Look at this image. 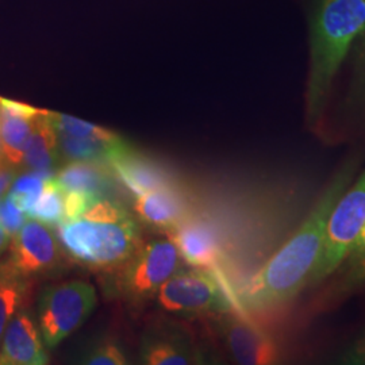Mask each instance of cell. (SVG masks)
I'll return each instance as SVG.
<instances>
[{
    "instance_id": "25",
    "label": "cell",
    "mask_w": 365,
    "mask_h": 365,
    "mask_svg": "<svg viewBox=\"0 0 365 365\" xmlns=\"http://www.w3.org/2000/svg\"><path fill=\"white\" fill-rule=\"evenodd\" d=\"M339 363L351 365L365 364V331L353 342L352 346H349L341 356Z\"/></svg>"
},
{
    "instance_id": "14",
    "label": "cell",
    "mask_w": 365,
    "mask_h": 365,
    "mask_svg": "<svg viewBox=\"0 0 365 365\" xmlns=\"http://www.w3.org/2000/svg\"><path fill=\"white\" fill-rule=\"evenodd\" d=\"M107 167L135 196L173 187L170 173L138 153L130 144L123 146L107 163Z\"/></svg>"
},
{
    "instance_id": "29",
    "label": "cell",
    "mask_w": 365,
    "mask_h": 365,
    "mask_svg": "<svg viewBox=\"0 0 365 365\" xmlns=\"http://www.w3.org/2000/svg\"><path fill=\"white\" fill-rule=\"evenodd\" d=\"M4 161H7V160H6L4 153H3V146H1V141H0V164H1V163H4Z\"/></svg>"
},
{
    "instance_id": "4",
    "label": "cell",
    "mask_w": 365,
    "mask_h": 365,
    "mask_svg": "<svg viewBox=\"0 0 365 365\" xmlns=\"http://www.w3.org/2000/svg\"><path fill=\"white\" fill-rule=\"evenodd\" d=\"M158 307L175 315H221L235 312L227 286L212 271L195 268L170 277L157 291Z\"/></svg>"
},
{
    "instance_id": "2",
    "label": "cell",
    "mask_w": 365,
    "mask_h": 365,
    "mask_svg": "<svg viewBox=\"0 0 365 365\" xmlns=\"http://www.w3.org/2000/svg\"><path fill=\"white\" fill-rule=\"evenodd\" d=\"M56 235L75 260L95 269H114L141 244V227L122 203L99 197L78 217L56 226Z\"/></svg>"
},
{
    "instance_id": "27",
    "label": "cell",
    "mask_w": 365,
    "mask_h": 365,
    "mask_svg": "<svg viewBox=\"0 0 365 365\" xmlns=\"http://www.w3.org/2000/svg\"><path fill=\"white\" fill-rule=\"evenodd\" d=\"M363 283H365V257L353 264L352 271L349 272L345 282V284L349 287H354Z\"/></svg>"
},
{
    "instance_id": "20",
    "label": "cell",
    "mask_w": 365,
    "mask_h": 365,
    "mask_svg": "<svg viewBox=\"0 0 365 365\" xmlns=\"http://www.w3.org/2000/svg\"><path fill=\"white\" fill-rule=\"evenodd\" d=\"M29 218L37 220L48 226H57L66 218V203L64 191L54 180L49 178L45 180L42 192L39 194L36 203L27 211Z\"/></svg>"
},
{
    "instance_id": "18",
    "label": "cell",
    "mask_w": 365,
    "mask_h": 365,
    "mask_svg": "<svg viewBox=\"0 0 365 365\" xmlns=\"http://www.w3.org/2000/svg\"><path fill=\"white\" fill-rule=\"evenodd\" d=\"M58 161L56 131L49 118V111L42 110L27 144L22 165L29 170H36L52 178L53 168Z\"/></svg>"
},
{
    "instance_id": "31",
    "label": "cell",
    "mask_w": 365,
    "mask_h": 365,
    "mask_svg": "<svg viewBox=\"0 0 365 365\" xmlns=\"http://www.w3.org/2000/svg\"><path fill=\"white\" fill-rule=\"evenodd\" d=\"M1 99H3V98H0V106H1Z\"/></svg>"
},
{
    "instance_id": "1",
    "label": "cell",
    "mask_w": 365,
    "mask_h": 365,
    "mask_svg": "<svg viewBox=\"0 0 365 365\" xmlns=\"http://www.w3.org/2000/svg\"><path fill=\"white\" fill-rule=\"evenodd\" d=\"M352 175V167L341 170L297 233L250 279L241 295L245 307L264 312L279 309L310 283L321 256L330 212L346 191Z\"/></svg>"
},
{
    "instance_id": "15",
    "label": "cell",
    "mask_w": 365,
    "mask_h": 365,
    "mask_svg": "<svg viewBox=\"0 0 365 365\" xmlns=\"http://www.w3.org/2000/svg\"><path fill=\"white\" fill-rule=\"evenodd\" d=\"M42 110L11 99H1L0 141L3 153L13 167L24 163L27 144Z\"/></svg>"
},
{
    "instance_id": "21",
    "label": "cell",
    "mask_w": 365,
    "mask_h": 365,
    "mask_svg": "<svg viewBox=\"0 0 365 365\" xmlns=\"http://www.w3.org/2000/svg\"><path fill=\"white\" fill-rule=\"evenodd\" d=\"M46 179H49V176L36 170H29L26 173L15 178L9 195L27 214V211L31 209L39 194L42 192Z\"/></svg>"
},
{
    "instance_id": "24",
    "label": "cell",
    "mask_w": 365,
    "mask_h": 365,
    "mask_svg": "<svg viewBox=\"0 0 365 365\" xmlns=\"http://www.w3.org/2000/svg\"><path fill=\"white\" fill-rule=\"evenodd\" d=\"M96 199H99V197H92V196L78 192V191L64 192V203H66V218L64 220H71V218L78 217L80 212H83Z\"/></svg>"
},
{
    "instance_id": "16",
    "label": "cell",
    "mask_w": 365,
    "mask_h": 365,
    "mask_svg": "<svg viewBox=\"0 0 365 365\" xmlns=\"http://www.w3.org/2000/svg\"><path fill=\"white\" fill-rule=\"evenodd\" d=\"M135 197L134 211L138 218L157 229L170 232L187 217H190L187 202L179 194L176 187L158 190Z\"/></svg>"
},
{
    "instance_id": "19",
    "label": "cell",
    "mask_w": 365,
    "mask_h": 365,
    "mask_svg": "<svg viewBox=\"0 0 365 365\" xmlns=\"http://www.w3.org/2000/svg\"><path fill=\"white\" fill-rule=\"evenodd\" d=\"M27 280V277L18 274L7 261L0 265V341L7 324L25 302L29 287Z\"/></svg>"
},
{
    "instance_id": "7",
    "label": "cell",
    "mask_w": 365,
    "mask_h": 365,
    "mask_svg": "<svg viewBox=\"0 0 365 365\" xmlns=\"http://www.w3.org/2000/svg\"><path fill=\"white\" fill-rule=\"evenodd\" d=\"M182 261L170 238L152 240L120 267L118 288L131 303L150 299L170 277L182 271Z\"/></svg>"
},
{
    "instance_id": "11",
    "label": "cell",
    "mask_w": 365,
    "mask_h": 365,
    "mask_svg": "<svg viewBox=\"0 0 365 365\" xmlns=\"http://www.w3.org/2000/svg\"><path fill=\"white\" fill-rule=\"evenodd\" d=\"M140 363L146 365L202 364L203 356L179 324L158 321L145 329Z\"/></svg>"
},
{
    "instance_id": "28",
    "label": "cell",
    "mask_w": 365,
    "mask_h": 365,
    "mask_svg": "<svg viewBox=\"0 0 365 365\" xmlns=\"http://www.w3.org/2000/svg\"><path fill=\"white\" fill-rule=\"evenodd\" d=\"M11 235H9L1 226H0V256L6 252V249L10 247Z\"/></svg>"
},
{
    "instance_id": "17",
    "label": "cell",
    "mask_w": 365,
    "mask_h": 365,
    "mask_svg": "<svg viewBox=\"0 0 365 365\" xmlns=\"http://www.w3.org/2000/svg\"><path fill=\"white\" fill-rule=\"evenodd\" d=\"M111 176L113 172L102 163L69 161L58 170L54 180L64 192L78 191L92 197H106L113 185Z\"/></svg>"
},
{
    "instance_id": "5",
    "label": "cell",
    "mask_w": 365,
    "mask_h": 365,
    "mask_svg": "<svg viewBox=\"0 0 365 365\" xmlns=\"http://www.w3.org/2000/svg\"><path fill=\"white\" fill-rule=\"evenodd\" d=\"M96 292L90 283L72 280L45 288L38 302V327L45 346L56 348L91 315Z\"/></svg>"
},
{
    "instance_id": "6",
    "label": "cell",
    "mask_w": 365,
    "mask_h": 365,
    "mask_svg": "<svg viewBox=\"0 0 365 365\" xmlns=\"http://www.w3.org/2000/svg\"><path fill=\"white\" fill-rule=\"evenodd\" d=\"M365 226V172L351 190L344 192L331 210L317 267L309 284L333 274L345 260Z\"/></svg>"
},
{
    "instance_id": "10",
    "label": "cell",
    "mask_w": 365,
    "mask_h": 365,
    "mask_svg": "<svg viewBox=\"0 0 365 365\" xmlns=\"http://www.w3.org/2000/svg\"><path fill=\"white\" fill-rule=\"evenodd\" d=\"M220 317L218 327L226 348L233 356L235 363L242 365L279 363V346L264 329L235 312L221 314Z\"/></svg>"
},
{
    "instance_id": "3",
    "label": "cell",
    "mask_w": 365,
    "mask_h": 365,
    "mask_svg": "<svg viewBox=\"0 0 365 365\" xmlns=\"http://www.w3.org/2000/svg\"><path fill=\"white\" fill-rule=\"evenodd\" d=\"M365 30V0H324L315 15L310 43L307 120L322 115L327 93L353 41Z\"/></svg>"
},
{
    "instance_id": "8",
    "label": "cell",
    "mask_w": 365,
    "mask_h": 365,
    "mask_svg": "<svg viewBox=\"0 0 365 365\" xmlns=\"http://www.w3.org/2000/svg\"><path fill=\"white\" fill-rule=\"evenodd\" d=\"M57 137L60 160L92 161L106 164L128 143L114 131L96 126L78 118L49 111Z\"/></svg>"
},
{
    "instance_id": "23",
    "label": "cell",
    "mask_w": 365,
    "mask_h": 365,
    "mask_svg": "<svg viewBox=\"0 0 365 365\" xmlns=\"http://www.w3.org/2000/svg\"><path fill=\"white\" fill-rule=\"evenodd\" d=\"M26 220L25 211L9 194L0 200V226L11 235V238L19 232Z\"/></svg>"
},
{
    "instance_id": "12",
    "label": "cell",
    "mask_w": 365,
    "mask_h": 365,
    "mask_svg": "<svg viewBox=\"0 0 365 365\" xmlns=\"http://www.w3.org/2000/svg\"><path fill=\"white\" fill-rule=\"evenodd\" d=\"M167 235L190 265L217 272L223 261V249L217 230L209 222L187 217Z\"/></svg>"
},
{
    "instance_id": "9",
    "label": "cell",
    "mask_w": 365,
    "mask_h": 365,
    "mask_svg": "<svg viewBox=\"0 0 365 365\" xmlns=\"http://www.w3.org/2000/svg\"><path fill=\"white\" fill-rule=\"evenodd\" d=\"M7 262L27 279L52 271L60 264L57 235L48 225L27 217L19 232L11 238Z\"/></svg>"
},
{
    "instance_id": "13",
    "label": "cell",
    "mask_w": 365,
    "mask_h": 365,
    "mask_svg": "<svg viewBox=\"0 0 365 365\" xmlns=\"http://www.w3.org/2000/svg\"><path fill=\"white\" fill-rule=\"evenodd\" d=\"M42 336L27 310L14 315L0 341V365H45L49 363Z\"/></svg>"
},
{
    "instance_id": "22",
    "label": "cell",
    "mask_w": 365,
    "mask_h": 365,
    "mask_svg": "<svg viewBox=\"0 0 365 365\" xmlns=\"http://www.w3.org/2000/svg\"><path fill=\"white\" fill-rule=\"evenodd\" d=\"M80 363L87 365L129 364L123 349L114 341H102L93 345L83 354Z\"/></svg>"
},
{
    "instance_id": "30",
    "label": "cell",
    "mask_w": 365,
    "mask_h": 365,
    "mask_svg": "<svg viewBox=\"0 0 365 365\" xmlns=\"http://www.w3.org/2000/svg\"><path fill=\"white\" fill-rule=\"evenodd\" d=\"M363 233H365V226H364V229H363V232H361V235H363Z\"/></svg>"
},
{
    "instance_id": "26",
    "label": "cell",
    "mask_w": 365,
    "mask_h": 365,
    "mask_svg": "<svg viewBox=\"0 0 365 365\" xmlns=\"http://www.w3.org/2000/svg\"><path fill=\"white\" fill-rule=\"evenodd\" d=\"M16 178V168L10 163L4 161L0 164V200L10 192L14 180Z\"/></svg>"
}]
</instances>
